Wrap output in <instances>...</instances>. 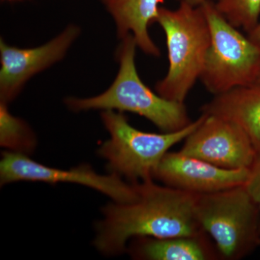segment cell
Listing matches in <instances>:
<instances>
[{
	"mask_svg": "<svg viewBox=\"0 0 260 260\" xmlns=\"http://www.w3.org/2000/svg\"><path fill=\"white\" fill-rule=\"evenodd\" d=\"M138 198L128 203L113 202L102 208L94 246L107 256L126 251L135 237L169 238L205 232L194 213L196 194L153 180L135 183Z\"/></svg>",
	"mask_w": 260,
	"mask_h": 260,
	"instance_id": "cell-1",
	"label": "cell"
},
{
	"mask_svg": "<svg viewBox=\"0 0 260 260\" xmlns=\"http://www.w3.org/2000/svg\"><path fill=\"white\" fill-rule=\"evenodd\" d=\"M118 59L119 70L115 80L107 91L89 99L70 98L67 105L75 112L104 109L139 114L153 123L162 133L184 129L192 121L184 103L173 102L155 94L140 80L135 56L137 44L134 37L123 38Z\"/></svg>",
	"mask_w": 260,
	"mask_h": 260,
	"instance_id": "cell-2",
	"label": "cell"
},
{
	"mask_svg": "<svg viewBox=\"0 0 260 260\" xmlns=\"http://www.w3.org/2000/svg\"><path fill=\"white\" fill-rule=\"evenodd\" d=\"M157 22L167 37L169 68L155 90L164 99L184 103L203 72L211 42L209 25L201 5L184 0L176 10L160 8Z\"/></svg>",
	"mask_w": 260,
	"mask_h": 260,
	"instance_id": "cell-3",
	"label": "cell"
},
{
	"mask_svg": "<svg viewBox=\"0 0 260 260\" xmlns=\"http://www.w3.org/2000/svg\"><path fill=\"white\" fill-rule=\"evenodd\" d=\"M206 117L203 114L184 129L172 133H145L132 126L121 112L105 110L102 119L110 138L98 153L107 160L109 172L126 178L133 184L153 180L155 169L172 146L185 140Z\"/></svg>",
	"mask_w": 260,
	"mask_h": 260,
	"instance_id": "cell-4",
	"label": "cell"
},
{
	"mask_svg": "<svg viewBox=\"0 0 260 260\" xmlns=\"http://www.w3.org/2000/svg\"><path fill=\"white\" fill-rule=\"evenodd\" d=\"M194 213L220 259H242L259 246L260 209L245 186L196 194Z\"/></svg>",
	"mask_w": 260,
	"mask_h": 260,
	"instance_id": "cell-5",
	"label": "cell"
},
{
	"mask_svg": "<svg viewBox=\"0 0 260 260\" xmlns=\"http://www.w3.org/2000/svg\"><path fill=\"white\" fill-rule=\"evenodd\" d=\"M211 42L200 79L215 95L254 85L260 72V45L228 22L212 0L201 5Z\"/></svg>",
	"mask_w": 260,
	"mask_h": 260,
	"instance_id": "cell-6",
	"label": "cell"
},
{
	"mask_svg": "<svg viewBox=\"0 0 260 260\" xmlns=\"http://www.w3.org/2000/svg\"><path fill=\"white\" fill-rule=\"evenodd\" d=\"M22 181L80 184L107 195L115 203H131L138 198L137 184L125 182L117 174L102 175L85 164L62 170L35 161L24 154L4 152L0 161L1 185Z\"/></svg>",
	"mask_w": 260,
	"mask_h": 260,
	"instance_id": "cell-7",
	"label": "cell"
},
{
	"mask_svg": "<svg viewBox=\"0 0 260 260\" xmlns=\"http://www.w3.org/2000/svg\"><path fill=\"white\" fill-rule=\"evenodd\" d=\"M179 151L218 167L237 170L249 169L257 150L235 123L206 114L202 124L186 138Z\"/></svg>",
	"mask_w": 260,
	"mask_h": 260,
	"instance_id": "cell-8",
	"label": "cell"
},
{
	"mask_svg": "<svg viewBox=\"0 0 260 260\" xmlns=\"http://www.w3.org/2000/svg\"><path fill=\"white\" fill-rule=\"evenodd\" d=\"M249 169H223L179 152H168L153 178L165 185L194 194H208L244 185Z\"/></svg>",
	"mask_w": 260,
	"mask_h": 260,
	"instance_id": "cell-9",
	"label": "cell"
},
{
	"mask_svg": "<svg viewBox=\"0 0 260 260\" xmlns=\"http://www.w3.org/2000/svg\"><path fill=\"white\" fill-rule=\"evenodd\" d=\"M78 34L79 29L70 25L50 42L42 47L26 49L10 47L1 39V102H12L29 78L62 59Z\"/></svg>",
	"mask_w": 260,
	"mask_h": 260,
	"instance_id": "cell-10",
	"label": "cell"
},
{
	"mask_svg": "<svg viewBox=\"0 0 260 260\" xmlns=\"http://www.w3.org/2000/svg\"><path fill=\"white\" fill-rule=\"evenodd\" d=\"M126 251L135 259L218 260V249L205 232L169 238L135 237Z\"/></svg>",
	"mask_w": 260,
	"mask_h": 260,
	"instance_id": "cell-11",
	"label": "cell"
},
{
	"mask_svg": "<svg viewBox=\"0 0 260 260\" xmlns=\"http://www.w3.org/2000/svg\"><path fill=\"white\" fill-rule=\"evenodd\" d=\"M202 113L235 123L260 149V87H239L215 95L201 108Z\"/></svg>",
	"mask_w": 260,
	"mask_h": 260,
	"instance_id": "cell-12",
	"label": "cell"
},
{
	"mask_svg": "<svg viewBox=\"0 0 260 260\" xmlns=\"http://www.w3.org/2000/svg\"><path fill=\"white\" fill-rule=\"evenodd\" d=\"M112 15L118 36L123 39L133 32L137 46L145 54L155 56L160 51L148 34V28L158 18L159 3L164 0H102Z\"/></svg>",
	"mask_w": 260,
	"mask_h": 260,
	"instance_id": "cell-13",
	"label": "cell"
},
{
	"mask_svg": "<svg viewBox=\"0 0 260 260\" xmlns=\"http://www.w3.org/2000/svg\"><path fill=\"white\" fill-rule=\"evenodd\" d=\"M7 104H0V145L8 151L28 155L37 147V138L25 121L10 114Z\"/></svg>",
	"mask_w": 260,
	"mask_h": 260,
	"instance_id": "cell-14",
	"label": "cell"
},
{
	"mask_svg": "<svg viewBox=\"0 0 260 260\" xmlns=\"http://www.w3.org/2000/svg\"><path fill=\"white\" fill-rule=\"evenodd\" d=\"M215 6L233 26L248 34L259 23L260 0H219Z\"/></svg>",
	"mask_w": 260,
	"mask_h": 260,
	"instance_id": "cell-15",
	"label": "cell"
},
{
	"mask_svg": "<svg viewBox=\"0 0 260 260\" xmlns=\"http://www.w3.org/2000/svg\"><path fill=\"white\" fill-rule=\"evenodd\" d=\"M244 186L260 209V149L256 151L255 159L249 168V177Z\"/></svg>",
	"mask_w": 260,
	"mask_h": 260,
	"instance_id": "cell-16",
	"label": "cell"
},
{
	"mask_svg": "<svg viewBox=\"0 0 260 260\" xmlns=\"http://www.w3.org/2000/svg\"><path fill=\"white\" fill-rule=\"evenodd\" d=\"M248 37L251 39L252 42H255L256 44L260 45V22L250 32H249Z\"/></svg>",
	"mask_w": 260,
	"mask_h": 260,
	"instance_id": "cell-17",
	"label": "cell"
},
{
	"mask_svg": "<svg viewBox=\"0 0 260 260\" xmlns=\"http://www.w3.org/2000/svg\"><path fill=\"white\" fill-rule=\"evenodd\" d=\"M186 3H189V5L192 6H200L205 3V2L208 1V0H184Z\"/></svg>",
	"mask_w": 260,
	"mask_h": 260,
	"instance_id": "cell-18",
	"label": "cell"
},
{
	"mask_svg": "<svg viewBox=\"0 0 260 260\" xmlns=\"http://www.w3.org/2000/svg\"><path fill=\"white\" fill-rule=\"evenodd\" d=\"M256 85V86L260 87V72L259 75H258L257 79L256 80L255 83H254V85Z\"/></svg>",
	"mask_w": 260,
	"mask_h": 260,
	"instance_id": "cell-19",
	"label": "cell"
},
{
	"mask_svg": "<svg viewBox=\"0 0 260 260\" xmlns=\"http://www.w3.org/2000/svg\"><path fill=\"white\" fill-rule=\"evenodd\" d=\"M8 1H10V2H11V1H17V0H8Z\"/></svg>",
	"mask_w": 260,
	"mask_h": 260,
	"instance_id": "cell-20",
	"label": "cell"
},
{
	"mask_svg": "<svg viewBox=\"0 0 260 260\" xmlns=\"http://www.w3.org/2000/svg\"><path fill=\"white\" fill-rule=\"evenodd\" d=\"M259 246H260V240H259Z\"/></svg>",
	"mask_w": 260,
	"mask_h": 260,
	"instance_id": "cell-21",
	"label": "cell"
}]
</instances>
